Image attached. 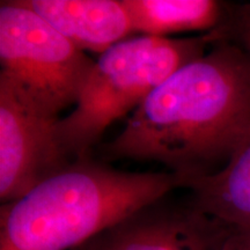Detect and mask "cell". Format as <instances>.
<instances>
[{
  "label": "cell",
  "mask_w": 250,
  "mask_h": 250,
  "mask_svg": "<svg viewBox=\"0 0 250 250\" xmlns=\"http://www.w3.org/2000/svg\"><path fill=\"white\" fill-rule=\"evenodd\" d=\"M250 137V55L217 40L133 111L103 158L153 160L188 179L215 173Z\"/></svg>",
  "instance_id": "1"
},
{
  "label": "cell",
  "mask_w": 250,
  "mask_h": 250,
  "mask_svg": "<svg viewBox=\"0 0 250 250\" xmlns=\"http://www.w3.org/2000/svg\"><path fill=\"white\" fill-rule=\"evenodd\" d=\"M179 173H129L78 158L17 201L2 205L0 250H74L184 188Z\"/></svg>",
  "instance_id": "2"
},
{
  "label": "cell",
  "mask_w": 250,
  "mask_h": 250,
  "mask_svg": "<svg viewBox=\"0 0 250 250\" xmlns=\"http://www.w3.org/2000/svg\"><path fill=\"white\" fill-rule=\"evenodd\" d=\"M212 33L190 39L138 36L100 55L76 108L58 121L57 138L68 158H83L112 122L136 110L170 74L202 57Z\"/></svg>",
  "instance_id": "3"
},
{
  "label": "cell",
  "mask_w": 250,
  "mask_h": 250,
  "mask_svg": "<svg viewBox=\"0 0 250 250\" xmlns=\"http://www.w3.org/2000/svg\"><path fill=\"white\" fill-rule=\"evenodd\" d=\"M0 73L58 117L78 102L95 61L19 0H6L0 6Z\"/></svg>",
  "instance_id": "4"
},
{
  "label": "cell",
  "mask_w": 250,
  "mask_h": 250,
  "mask_svg": "<svg viewBox=\"0 0 250 250\" xmlns=\"http://www.w3.org/2000/svg\"><path fill=\"white\" fill-rule=\"evenodd\" d=\"M59 118L0 73V199L8 204L70 165L57 138Z\"/></svg>",
  "instance_id": "5"
},
{
  "label": "cell",
  "mask_w": 250,
  "mask_h": 250,
  "mask_svg": "<svg viewBox=\"0 0 250 250\" xmlns=\"http://www.w3.org/2000/svg\"><path fill=\"white\" fill-rule=\"evenodd\" d=\"M226 229L191 202L162 198L74 250H221Z\"/></svg>",
  "instance_id": "6"
},
{
  "label": "cell",
  "mask_w": 250,
  "mask_h": 250,
  "mask_svg": "<svg viewBox=\"0 0 250 250\" xmlns=\"http://www.w3.org/2000/svg\"><path fill=\"white\" fill-rule=\"evenodd\" d=\"M83 51L103 54L133 33L122 0H19Z\"/></svg>",
  "instance_id": "7"
},
{
  "label": "cell",
  "mask_w": 250,
  "mask_h": 250,
  "mask_svg": "<svg viewBox=\"0 0 250 250\" xmlns=\"http://www.w3.org/2000/svg\"><path fill=\"white\" fill-rule=\"evenodd\" d=\"M192 205L229 227H250V137L221 169L188 179Z\"/></svg>",
  "instance_id": "8"
},
{
  "label": "cell",
  "mask_w": 250,
  "mask_h": 250,
  "mask_svg": "<svg viewBox=\"0 0 250 250\" xmlns=\"http://www.w3.org/2000/svg\"><path fill=\"white\" fill-rule=\"evenodd\" d=\"M133 33L166 37L183 31L218 29L227 4L215 0H122Z\"/></svg>",
  "instance_id": "9"
},
{
  "label": "cell",
  "mask_w": 250,
  "mask_h": 250,
  "mask_svg": "<svg viewBox=\"0 0 250 250\" xmlns=\"http://www.w3.org/2000/svg\"><path fill=\"white\" fill-rule=\"evenodd\" d=\"M213 33L219 40L233 42L250 55V2L227 4L226 18Z\"/></svg>",
  "instance_id": "10"
},
{
  "label": "cell",
  "mask_w": 250,
  "mask_h": 250,
  "mask_svg": "<svg viewBox=\"0 0 250 250\" xmlns=\"http://www.w3.org/2000/svg\"><path fill=\"white\" fill-rule=\"evenodd\" d=\"M221 250H250V227L227 226Z\"/></svg>",
  "instance_id": "11"
}]
</instances>
